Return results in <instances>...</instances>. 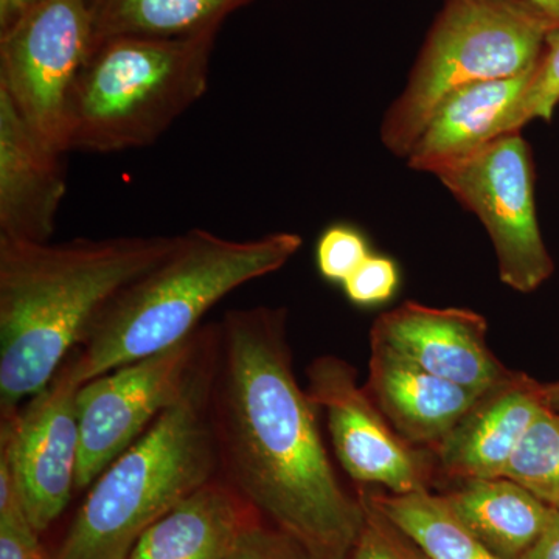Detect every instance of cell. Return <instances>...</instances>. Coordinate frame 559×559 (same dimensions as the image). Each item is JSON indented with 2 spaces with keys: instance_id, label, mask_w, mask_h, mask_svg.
Wrapping results in <instances>:
<instances>
[{
  "instance_id": "obj_18",
  "label": "cell",
  "mask_w": 559,
  "mask_h": 559,
  "mask_svg": "<svg viewBox=\"0 0 559 559\" xmlns=\"http://www.w3.org/2000/svg\"><path fill=\"white\" fill-rule=\"evenodd\" d=\"M452 511L500 559H522L546 532L551 506L507 477L460 480Z\"/></svg>"
},
{
  "instance_id": "obj_25",
  "label": "cell",
  "mask_w": 559,
  "mask_h": 559,
  "mask_svg": "<svg viewBox=\"0 0 559 559\" xmlns=\"http://www.w3.org/2000/svg\"><path fill=\"white\" fill-rule=\"evenodd\" d=\"M369 242L362 231L349 224H334L320 235L316 261L323 278L344 283L370 257Z\"/></svg>"
},
{
  "instance_id": "obj_31",
  "label": "cell",
  "mask_w": 559,
  "mask_h": 559,
  "mask_svg": "<svg viewBox=\"0 0 559 559\" xmlns=\"http://www.w3.org/2000/svg\"><path fill=\"white\" fill-rule=\"evenodd\" d=\"M540 396H543L544 406L559 412V381L547 382V384L540 382Z\"/></svg>"
},
{
  "instance_id": "obj_27",
  "label": "cell",
  "mask_w": 559,
  "mask_h": 559,
  "mask_svg": "<svg viewBox=\"0 0 559 559\" xmlns=\"http://www.w3.org/2000/svg\"><path fill=\"white\" fill-rule=\"evenodd\" d=\"M227 559H316L285 532L257 518L242 530Z\"/></svg>"
},
{
  "instance_id": "obj_14",
  "label": "cell",
  "mask_w": 559,
  "mask_h": 559,
  "mask_svg": "<svg viewBox=\"0 0 559 559\" xmlns=\"http://www.w3.org/2000/svg\"><path fill=\"white\" fill-rule=\"evenodd\" d=\"M364 389L404 440L430 452L485 393L429 373L374 341H370L369 380Z\"/></svg>"
},
{
  "instance_id": "obj_30",
  "label": "cell",
  "mask_w": 559,
  "mask_h": 559,
  "mask_svg": "<svg viewBox=\"0 0 559 559\" xmlns=\"http://www.w3.org/2000/svg\"><path fill=\"white\" fill-rule=\"evenodd\" d=\"M527 2L532 3L555 27L559 28V0H527Z\"/></svg>"
},
{
  "instance_id": "obj_20",
  "label": "cell",
  "mask_w": 559,
  "mask_h": 559,
  "mask_svg": "<svg viewBox=\"0 0 559 559\" xmlns=\"http://www.w3.org/2000/svg\"><path fill=\"white\" fill-rule=\"evenodd\" d=\"M364 488L371 502L429 559H500L459 520L444 496L429 489L395 495Z\"/></svg>"
},
{
  "instance_id": "obj_6",
  "label": "cell",
  "mask_w": 559,
  "mask_h": 559,
  "mask_svg": "<svg viewBox=\"0 0 559 559\" xmlns=\"http://www.w3.org/2000/svg\"><path fill=\"white\" fill-rule=\"evenodd\" d=\"M554 28L527 0H450L382 119V145L406 159L448 95L535 69Z\"/></svg>"
},
{
  "instance_id": "obj_19",
  "label": "cell",
  "mask_w": 559,
  "mask_h": 559,
  "mask_svg": "<svg viewBox=\"0 0 559 559\" xmlns=\"http://www.w3.org/2000/svg\"><path fill=\"white\" fill-rule=\"evenodd\" d=\"M249 0H90L94 47L114 38L182 39L218 32ZM94 50V49H92Z\"/></svg>"
},
{
  "instance_id": "obj_9",
  "label": "cell",
  "mask_w": 559,
  "mask_h": 559,
  "mask_svg": "<svg viewBox=\"0 0 559 559\" xmlns=\"http://www.w3.org/2000/svg\"><path fill=\"white\" fill-rule=\"evenodd\" d=\"M94 49L90 0H39L0 40V90L22 119L68 153L70 95Z\"/></svg>"
},
{
  "instance_id": "obj_21",
  "label": "cell",
  "mask_w": 559,
  "mask_h": 559,
  "mask_svg": "<svg viewBox=\"0 0 559 559\" xmlns=\"http://www.w3.org/2000/svg\"><path fill=\"white\" fill-rule=\"evenodd\" d=\"M502 477L527 488L549 506H558L559 412L543 406L525 430Z\"/></svg>"
},
{
  "instance_id": "obj_3",
  "label": "cell",
  "mask_w": 559,
  "mask_h": 559,
  "mask_svg": "<svg viewBox=\"0 0 559 559\" xmlns=\"http://www.w3.org/2000/svg\"><path fill=\"white\" fill-rule=\"evenodd\" d=\"M299 234L229 240L205 229L179 237L175 250L106 305L76 348L81 384L175 347L231 290L282 270L301 248Z\"/></svg>"
},
{
  "instance_id": "obj_16",
  "label": "cell",
  "mask_w": 559,
  "mask_h": 559,
  "mask_svg": "<svg viewBox=\"0 0 559 559\" xmlns=\"http://www.w3.org/2000/svg\"><path fill=\"white\" fill-rule=\"evenodd\" d=\"M535 69L513 79L480 81L448 95L407 154L409 168L436 176L506 135Z\"/></svg>"
},
{
  "instance_id": "obj_2",
  "label": "cell",
  "mask_w": 559,
  "mask_h": 559,
  "mask_svg": "<svg viewBox=\"0 0 559 559\" xmlns=\"http://www.w3.org/2000/svg\"><path fill=\"white\" fill-rule=\"evenodd\" d=\"M180 235L50 245L0 235V415L49 384L121 289L167 259Z\"/></svg>"
},
{
  "instance_id": "obj_10",
  "label": "cell",
  "mask_w": 559,
  "mask_h": 559,
  "mask_svg": "<svg viewBox=\"0 0 559 559\" xmlns=\"http://www.w3.org/2000/svg\"><path fill=\"white\" fill-rule=\"evenodd\" d=\"M76 348L46 388L0 419V455L7 459L33 527H50L76 489L80 460Z\"/></svg>"
},
{
  "instance_id": "obj_11",
  "label": "cell",
  "mask_w": 559,
  "mask_h": 559,
  "mask_svg": "<svg viewBox=\"0 0 559 559\" xmlns=\"http://www.w3.org/2000/svg\"><path fill=\"white\" fill-rule=\"evenodd\" d=\"M308 396L325 412L334 452L358 485H382L389 492L429 489L437 468L432 452L414 447L393 429L355 367L334 355L320 356L307 370Z\"/></svg>"
},
{
  "instance_id": "obj_29",
  "label": "cell",
  "mask_w": 559,
  "mask_h": 559,
  "mask_svg": "<svg viewBox=\"0 0 559 559\" xmlns=\"http://www.w3.org/2000/svg\"><path fill=\"white\" fill-rule=\"evenodd\" d=\"M39 0H0V32L9 31L11 25L27 13Z\"/></svg>"
},
{
  "instance_id": "obj_17",
  "label": "cell",
  "mask_w": 559,
  "mask_h": 559,
  "mask_svg": "<svg viewBox=\"0 0 559 559\" xmlns=\"http://www.w3.org/2000/svg\"><path fill=\"white\" fill-rule=\"evenodd\" d=\"M257 518L237 489L216 476L150 525L128 559H227Z\"/></svg>"
},
{
  "instance_id": "obj_26",
  "label": "cell",
  "mask_w": 559,
  "mask_h": 559,
  "mask_svg": "<svg viewBox=\"0 0 559 559\" xmlns=\"http://www.w3.org/2000/svg\"><path fill=\"white\" fill-rule=\"evenodd\" d=\"M345 296L358 307H377L395 296L400 286V271L395 261L373 255L353 272L344 283Z\"/></svg>"
},
{
  "instance_id": "obj_4",
  "label": "cell",
  "mask_w": 559,
  "mask_h": 559,
  "mask_svg": "<svg viewBox=\"0 0 559 559\" xmlns=\"http://www.w3.org/2000/svg\"><path fill=\"white\" fill-rule=\"evenodd\" d=\"M219 336L190 388L91 485L51 559H128L150 525L219 476L212 390Z\"/></svg>"
},
{
  "instance_id": "obj_5",
  "label": "cell",
  "mask_w": 559,
  "mask_h": 559,
  "mask_svg": "<svg viewBox=\"0 0 559 559\" xmlns=\"http://www.w3.org/2000/svg\"><path fill=\"white\" fill-rule=\"evenodd\" d=\"M216 33L97 44L70 95L66 148L108 154L156 142L207 92Z\"/></svg>"
},
{
  "instance_id": "obj_1",
  "label": "cell",
  "mask_w": 559,
  "mask_h": 559,
  "mask_svg": "<svg viewBox=\"0 0 559 559\" xmlns=\"http://www.w3.org/2000/svg\"><path fill=\"white\" fill-rule=\"evenodd\" d=\"M318 411L294 371L285 308L226 312L212 390L219 476L316 559H347L364 507L334 473Z\"/></svg>"
},
{
  "instance_id": "obj_23",
  "label": "cell",
  "mask_w": 559,
  "mask_h": 559,
  "mask_svg": "<svg viewBox=\"0 0 559 559\" xmlns=\"http://www.w3.org/2000/svg\"><path fill=\"white\" fill-rule=\"evenodd\" d=\"M358 496L364 507V524L347 559H429L369 498L362 485Z\"/></svg>"
},
{
  "instance_id": "obj_28",
  "label": "cell",
  "mask_w": 559,
  "mask_h": 559,
  "mask_svg": "<svg viewBox=\"0 0 559 559\" xmlns=\"http://www.w3.org/2000/svg\"><path fill=\"white\" fill-rule=\"evenodd\" d=\"M522 559H559V503L551 506V516L546 532Z\"/></svg>"
},
{
  "instance_id": "obj_15",
  "label": "cell",
  "mask_w": 559,
  "mask_h": 559,
  "mask_svg": "<svg viewBox=\"0 0 559 559\" xmlns=\"http://www.w3.org/2000/svg\"><path fill=\"white\" fill-rule=\"evenodd\" d=\"M543 406L540 382L511 371L506 381L480 396L432 452L437 468L457 480L502 477Z\"/></svg>"
},
{
  "instance_id": "obj_22",
  "label": "cell",
  "mask_w": 559,
  "mask_h": 559,
  "mask_svg": "<svg viewBox=\"0 0 559 559\" xmlns=\"http://www.w3.org/2000/svg\"><path fill=\"white\" fill-rule=\"evenodd\" d=\"M0 559H51L25 513L9 462L0 455Z\"/></svg>"
},
{
  "instance_id": "obj_8",
  "label": "cell",
  "mask_w": 559,
  "mask_h": 559,
  "mask_svg": "<svg viewBox=\"0 0 559 559\" xmlns=\"http://www.w3.org/2000/svg\"><path fill=\"white\" fill-rule=\"evenodd\" d=\"M436 176L484 224L503 285L528 294L550 277L554 260L540 234L532 153L521 132L492 140Z\"/></svg>"
},
{
  "instance_id": "obj_7",
  "label": "cell",
  "mask_w": 559,
  "mask_h": 559,
  "mask_svg": "<svg viewBox=\"0 0 559 559\" xmlns=\"http://www.w3.org/2000/svg\"><path fill=\"white\" fill-rule=\"evenodd\" d=\"M218 336L219 323L200 326L175 347L81 385L76 491L90 488L121 452L182 399Z\"/></svg>"
},
{
  "instance_id": "obj_12",
  "label": "cell",
  "mask_w": 559,
  "mask_h": 559,
  "mask_svg": "<svg viewBox=\"0 0 559 559\" xmlns=\"http://www.w3.org/2000/svg\"><path fill=\"white\" fill-rule=\"evenodd\" d=\"M487 334V319L479 312L404 301L374 320L370 341L388 345L443 380L488 392L511 370L496 358Z\"/></svg>"
},
{
  "instance_id": "obj_13",
  "label": "cell",
  "mask_w": 559,
  "mask_h": 559,
  "mask_svg": "<svg viewBox=\"0 0 559 559\" xmlns=\"http://www.w3.org/2000/svg\"><path fill=\"white\" fill-rule=\"evenodd\" d=\"M0 90V235L47 242L66 194L61 156Z\"/></svg>"
},
{
  "instance_id": "obj_24",
  "label": "cell",
  "mask_w": 559,
  "mask_h": 559,
  "mask_svg": "<svg viewBox=\"0 0 559 559\" xmlns=\"http://www.w3.org/2000/svg\"><path fill=\"white\" fill-rule=\"evenodd\" d=\"M546 47L521 102L511 116L507 134L521 132L532 120L550 121L559 105V28L549 33Z\"/></svg>"
}]
</instances>
